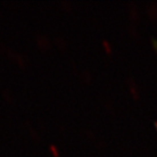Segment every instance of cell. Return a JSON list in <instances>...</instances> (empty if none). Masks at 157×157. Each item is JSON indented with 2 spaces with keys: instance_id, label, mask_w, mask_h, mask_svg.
Instances as JSON below:
<instances>
[{
  "instance_id": "cell-1",
  "label": "cell",
  "mask_w": 157,
  "mask_h": 157,
  "mask_svg": "<svg viewBox=\"0 0 157 157\" xmlns=\"http://www.w3.org/2000/svg\"><path fill=\"white\" fill-rule=\"evenodd\" d=\"M103 45H104V46H105V48H106L107 51H108V52L111 51V47H110V45L108 44L107 41H103Z\"/></svg>"
},
{
  "instance_id": "cell-2",
  "label": "cell",
  "mask_w": 157,
  "mask_h": 157,
  "mask_svg": "<svg viewBox=\"0 0 157 157\" xmlns=\"http://www.w3.org/2000/svg\"><path fill=\"white\" fill-rule=\"evenodd\" d=\"M50 149H51V150H53V153H54L55 156H58V155H59V153H58L57 149H56V148H55L54 146H50Z\"/></svg>"
},
{
  "instance_id": "cell-3",
  "label": "cell",
  "mask_w": 157,
  "mask_h": 157,
  "mask_svg": "<svg viewBox=\"0 0 157 157\" xmlns=\"http://www.w3.org/2000/svg\"><path fill=\"white\" fill-rule=\"evenodd\" d=\"M152 43L153 44H154V46H155V47L157 48V40H155V39H152Z\"/></svg>"
},
{
  "instance_id": "cell-4",
  "label": "cell",
  "mask_w": 157,
  "mask_h": 157,
  "mask_svg": "<svg viewBox=\"0 0 157 157\" xmlns=\"http://www.w3.org/2000/svg\"><path fill=\"white\" fill-rule=\"evenodd\" d=\"M154 125H155V127L157 128V121H154Z\"/></svg>"
}]
</instances>
